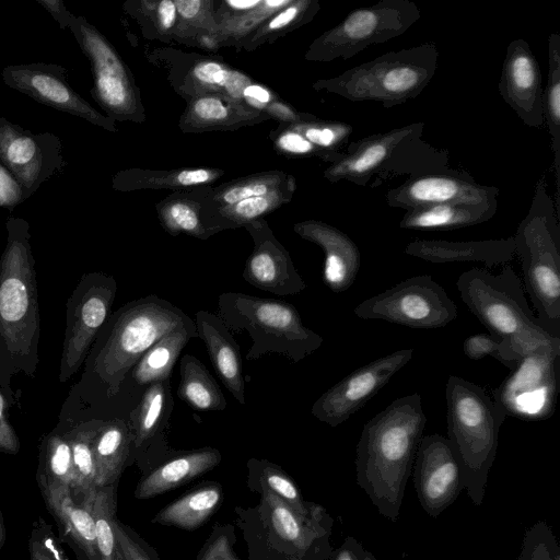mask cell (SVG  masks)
Wrapping results in <instances>:
<instances>
[{
	"instance_id": "obj_29",
	"label": "cell",
	"mask_w": 560,
	"mask_h": 560,
	"mask_svg": "<svg viewBox=\"0 0 560 560\" xmlns=\"http://www.w3.org/2000/svg\"><path fill=\"white\" fill-rule=\"evenodd\" d=\"M498 202H458L413 208L405 212L399 226L416 231H448L472 226L492 219Z\"/></svg>"
},
{
	"instance_id": "obj_53",
	"label": "cell",
	"mask_w": 560,
	"mask_h": 560,
	"mask_svg": "<svg viewBox=\"0 0 560 560\" xmlns=\"http://www.w3.org/2000/svg\"><path fill=\"white\" fill-rule=\"evenodd\" d=\"M114 530L124 560H158L153 552L139 536L117 517L114 520Z\"/></svg>"
},
{
	"instance_id": "obj_10",
	"label": "cell",
	"mask_w": 560,
	"mask_h": 560,
	"mask_svg": "<svg viewBox=\"0 0 560 560\" xmlns=\"http://www.w3.org/2000/svg\"><path fill=\"white\" fill-rule=\"evenodd\" d=\"M69 28L90 60L93 98L115 121H142L144 112L138 89L114 46L83 16L73 15Z\"/></svg>"
},
{
	"instance_id": "obj_45",
	"label": "cell",
	"mask_w": 560,
	"mask_h": 560,
	"mask_svg": "<svg viewBox=\"0 0 560 560\" xmlns=\"http://www.w3.org/2000/svg\"><path fill=\"white\" fill-rule=\"evenodd\" d=\"M248 467L258 476L260 486L269 489L300 515L311 516L323 509L316 503L305 502L294 481L272 463L250 459Z\"/></svg>"
},
{
	"instance_id": "obj_23",
	"label": "cell",
	"mask_w": 560,
	"mask_h": 560,
	"mask_svg": "<svg viewBox=\"0 0 560 560\" xmlns=\"http://www.w3.org/2000/svg\"><path fill=\"white\" fill-rule=\"evenodd\" d=\"M36 481L48 512L52 515L59 538L73 551L77 560H100L95 522L83 493L42 477Z\"/></svg>"
},
{
	"instance_id": "obj_18",
	"label": "cell",
	"mask_w": 560,
	"mask_h": 560,
	"mask_svg": "<svg viewBox=\"0 0 560 560\" xmlns=\"http://www.w3.org/2000/svg\"><path fill=\"white\" fill-rule=\"evenodd\" d=\"M499 188L477 183L466 172L447 168L408 177L387 190L388 206L410 210L442 203H478L498 200Z\"/></svg>"
},
{
	"instance_id": "obj_64",
	"label": "cell",
	"mask_w": 560,
	"mask_h": 560,
	"mask_svg": "<svg viewBox=\"0 0 560 560\" xmlns=\"http://www.w3.org/2000/svg\"><path fill=\"white\" fill-rule=\"evenodd\" d=\"M362 560H377L372 552L365 549Z\"/></svg>"
},
{
	"instance_id": "obj_15",
	"label": "cell",
	"mask_w": 560,
	"mask_h": 560,
	"mask_svg": "<svg viewBox=\"0 0 560 560\" xmlns=\"http://www.w3.org/2000/svg\"><path fill=\"white\" fill-rule=\"evenodd\" d=\"M413 353V348L400 349L349 373L317 398L312 415L330 427L346 422L411 360Z\"/></svg>"
},
{
	"instance_id": "obj_49",
	"label": "cell",
	"mask_w": 560,
	"mask_h": 560,
	"mask_svg": "<svg viewBox=\"0 0 560 560\" xmlns=\"http://www.w3.org/2000/svg\"><path fill=\"white\" fill-rule=\"evenodd\" d=\"M463 351L470 360L492 357L511 371H513L522 360L502 339L490 332L474 334L467 337L463 343Z\"/></svg>"
},
{
	"instance_id": "obj_19",
	"label": "cell",
	"mask_w": 560,
	"mask_h": 560,
	"mask_svg": "<svg viewBox=\"0 0 560 560\" xmlns=\"http://www.w3.org/2000/svg\"><path fill=\"white\" fill-rule=\"evenodd\" d=\"M498 89L523 124L532 128L545 125L540 68L525 39L516 38L509 44Z\"/></svg>"
},
{
	"instance_id": "obj_60",
	"label": "cell",
	"mask_w": 560,
	"mask_h": 560,
	"mask_svg": "<svg viewBox=\"0 0 560 560\" xmlns=\"http://www.w3.org/2000/svg\"><path fill=\"white\" fill-rule=\"evenodd\" d=\"M58 22L61 30L69 28L70 21L74 14L69 12L62 0H36Z\"/></svg>"
},
{
	"instance_id": "obj_21",
	"label": "cell",
	"mask_w": 560,
	"mask_h": 560,
	"mask_svg": "<svg viewBox=\"0 0 560 560\" xmlns=\"http://www.w3.org/2000/svg\"><path fill=\"white\" fill-rule=\"evenodd\" d=\"M245 228L254 241V249L245 262L242 273L244 280L257 289L278 295L301 293L306 283L267 222L259 219Z\"/></svg>"
},
{
	"instance_id": "obj_44",
	"label": "cell",
	"mask_w": 560,
	"mask_h": 560,
	"mask_svg": "<svg viewBox=\"0 0 560 560\" xmlns=\"http://www.w3.org/2000/svg\"><path fill=\"white\" fill-rule=\"evenodd\" d=\"M103 421H91L67 432L72 452L74 486L72 495L96 487L93 441Z\"/></svg>"
},
{
	"instance_id": "obj_31",
	"label": "cell",
	"mask_w": 560,
	"mask_h": 560,
	"mask_svg": "<svg viewBox=\"0 0 560 560\" xmlns=\"http://www.w3.org/2000/svg\"><path fill=\"white\" fill-rule=\"evenodd\" d=\"M131 446L129 424L115 419L103 422L93 441L96 487L117 485Z\"/></svg>"
},
{
	"instance_id": "obj_61",
	"label": "cell",
	"mask_w": 560,
	"mask_h": 560,
	"mask_svg": "<svg viewBox=\"0 0 560 560\" xmlns=\"http://www.w3.org/2000/svg\"><path fill=\"white\" fill-rule=\"evenodd\" d=\"M264 112L266 114H268L269 116L272 115V116L281 119L282 121H285L289 124L298 122V121L302 120L306 115V114H298L290 106H288L283 103L277 102V101H275L273 103L268 105Z\"/></svg>"
},
{
	"instance_id": "obj_50",
	"label": "cell",
	"mask_w": 560,
	"mask_h": 560,
	"mask_svg": "<svg viewBox=\"0 0 560 560\" xmlns=\"http://www.w3.org/2000/svg\"><path fill=\"white\" fill-rule=\"evenodd\" d=\"M293 0H262L255 9L236 15L234 19H228L224 23L218 24V36L228 37L241 36L259 27L272 14L288 7Z\"/></svg>"
},
{
	"instance_id": "obj_28",
	"label": "cell",
	"mask_w": 560,
	"mask_h": 560,
	"mask_svg": "<svg viewBox=\"0 0 560 560\" xmlns=\"http://www.w3.org/2000/svg\"><path fill=\"white\" fill-rule=\"evenodd\" d=\"M221 462L217 448L203 447L175 456L143 476L135 491L137 499H149L198 477Z\"/></svg>"
},
{
	"instance_id": "obj_40",
	"label": "cell",
	"mask_w": 560,
	"mask_h": 560,
	"mask_svg": "<svg viewBox=\"0 0 560 560\" xmlns=\"http://www.w3.org/2000/svg\"><path fill=\"white\" fill-rule=\"evenodd\" d=\"M171 378L148 385L130 415L131 444L142 446L160 429L172 411Z\"/></svg>"
},
{
	"instance_id": "obj_38",
	"label": "cell",
	"mask_w": 560,
	"mask_h": 560,
	"mask_svg": "<svg viewBox=\"0 0 560 560\" xmlns=\"http://www.w3.org/2000/svg\"><path fill=\"white\" fill-rule=\"evenodd\" d=\"M544 119L551 138L556 179L555 205L560 213V35L548 36V74L544 90Z\"/></svg>"
},
{
	"instance_id": "obj_26",
	"label": "cell",
	"mask_w": 560,
	"mask_h": 560,
	"mask_svg": "<svg viewBox=\"0 0 560 560\" xmlns=\"http://www.w3.org/2000/svg\"><path fill=\"white\" fill-rule=\"evenodd\" d=\"M198 337L203 341L214 372L237 400L245 405V381L240 347L223 320L200 310L195 314Z\"/></svg>"
},
{
	"instance_id": "obj_54",
	"label": "cell",
	"mask_w": 560,
	"mask_h": 560,
	"mask_svg": "<svg viewBox=\"0 0 560 560\" xmlns=\"http://www.w3.org/2000/svg\"><path fill=\"white\" fill-rule=\"evenodd\" d=\"M9 401L0 388V453L15 455L20 451V440L7 419Z\"/></svg>"
},
{
	"instance_id": "obj_59",
	"label": "cell",
	"mask_w": 560,
	"mask_h": 560,
	"mask_svg": "<svg viewBox=\"0 0 560 560\" xmlns=\"http://www.w3.org/2000/svg\"><path fill=\"white\" fill-rule=\"evenodd\" d=\"M364 551L360 541L348 536L342 545L331 553V560H362Z\"/></svg>"
},
{
	"instance_id": "obj_6",
	"label": "cell",
	"mask_w": 560,
	"mask_h": 560,
	"mask_svg": "<svg viewBox=\"0 0 560 560\" xmlns=\"http://www.w3.org/2000/svg\"><path fill=\"white\" fill-rule=\"evenodd\" d=\"M438 59V46L423 43L388 51L335 78L318 80L313 86L351 102L373 101L392 108L422 93L435 74Z\"/></svg>"
},
{
	"instance_id": "obj_63",
	"label": "cell",
	"mask_w": 560,
	"mask_h": 560,
	"mask_svg": "<svg viewBox=\"0 0 560 560\" xmlns=\"http://www.w3.org/2000/svg\"><path fill=\"white\" fill-rule=\"evenodd\" d=\"M5 536H7V533H5L4 522H3V515L0 510V549H2V547L5 542Z\"/></svg>"
},
{
	"instance_id": "obj_41",
	"label": "cell",
	"mask_w": 560,
	"mask_h": 560,
	"mask_svg": "<svg viewBox=\"0 0 560 560\" xmlns=\"http://www.w3.org/2000/svg\"><path fill=\"white\" fill-rule=\"evenodd\" d=\"M82 493L95 522L100 560H124L113 526L117 508V485L95 487Z\"/></svg>"
},
{
	"instance_id": "obj_34",
	"label": "cell",
	"mask_w": 560,
	"mask_h": 560,
	"mask_svg": "<svg viewBox=\"0 0 560 560\" xmlns=\"http://www.w3.org/2000/svg\"><path fill=\"white\" fill-rule=\"evenodd\" d=\"M196 336V325H192L175 329L159 339L132 368V378L139 385L170 380L182 350Z\"/></svg>"
},
{
	"instance_id": "obj_46",
	"label": "cell",
	"mask_w": 560,
	"mask_h": 560,
	"mask_svg": "<svg viewBox=\"0 0 560 560\" xmlns=\"http://www.w3.org/2000/svg\"><path fill=\"white\" fill-rule=\"evenodd\" d=\"M319 10V2L316 0H293L288 7L278 11L273 16L257 28L254 36L246 42L249 45L258 46L272 35L282 34L311 21Z\"/></svg>"
},
{
	"instance_id": "obj_5",
	"label": "cell",
	"mask_w": 560,
	"mask_h": 560,
	"mask_svg": "<svg viewBox=\"0 0 560 560\" xmlns=\"http://www.w3.org/2000/svg\"><path fill=\"white\" fill-rule=\"evenodd\" d=\"M560 213L548 190L546 174L536 182L527 214L514 237L524 289L537 318L560 338Z\"/></svg>"
},
{
	"instance_id": "obj_25",
	"label": "cell",
	"mask_w": 560,
	"mask_h": 560,
	"mask_svg": "<svg viewBox=\"0 0 560 560\" xmlns=\"http://www.w3.org/2000/svg\"><path fill=\"white\" fill-rule=\"evenodd\" d=\"M405 254L433 264L481 262L487 268L515 258L514 237L482 241L415 240Z\"/></svg>"
},
{
	"instance_id": "obj_13",
	"label": "cell",
	"mask_w": 560,
	"mask_h": 560,
	"mask_svg": "<svg viewBox=\"0 0 560 560\" xmlns=\"http://www.w3.org/2000/svg\"><path fill=\"white\" fill-rule=\"evenodd\" d=\"M560 352L542 350L524 357L492 395L506 416L524 421L550 418L558 396Z\"/></svg>"
},
{
	"instance_id": "obj_2",
	"label": "cell",
	"mask_w": 560,
	"mask_h": 560,
	"mask_svg": "<svg viewBox=\"0 0 560 560\" xmlns=\"http://www.w3.org/2000/svg\"><path fill=\"white\" fill-rule=\"evenodd\" d=\"M5 226L7 244L0 258V388L12 406L19 399L11 387L12 376L22 372L35 377L40 327L30 224L10 217Z\"/></svg>"
},
{
	"instance_id": "obj_35",
	"label": "cell",
	"mask_w": 560,
	"mask_h": 560,
	"mask_svg": "<svg viewBox=\"0 0 560 560\" xmlns=\"http://www.w3.org/2000/svg\"><path fill=\"white\" fill-rule=\"evenodd\" d=\"M179 374L177 395L194 410L221 411L226 408L220 386L199 359L191 354L183 355Z\"/></svg>"
},
{
	"instance_id": "obj_9",
	"label": "cell",
	"mask_w": 560,
	"mask_h": 560,
	"mask_svg": "<svg viewBox=\"0 0 560 560\" xmlns=\"http://www.w3.org/2000/svg\"><path fill=\"white\" fill-rule=\"evenodd\" d=\"M420 16V9L411 0H381L355 9L318 36L305 58L310 61L347 60L371 45L401 36Z\"/></svg>"
},
{
	"instance_id": "obj_62",
	"label": "cell",
	"mask_w": 560,
	"mask_h": 560,
	"mask_svg": "<svg viewBox=\"0 0 560 560\" xmlns=\"http://www.w3.org/2000/svg\"><path fill=\"white\" fill-rule=\"evenodd\" d=\"M262 0H226L224 2L231 10L236 12H248L261 3Z\"/></svg>"
},
{
	"instance_id": "obj_47",
	"label": "cell",
	"mask_w": 560,
	"mask_h": 560,
	"mask_svg": "<svg viewBox=\"0 0 560 560\" xmlns=\"http://www.w3.org/2000/svg\"><path fill=\"white\" fill-rule=\"evenodd\" d=\"M288 128L299 132L312 144L328 151H340L353 131L351 125L342 121L322 120L311 114Z\"/></svg>"
},
{
	"instance_id": "obj_37",
	"label": "cell",
	"mask_w": 560,
	"mask_h": 560,
	"mask_svg": "<svg viewBox=\"0 0 560 560\" xmlns=\"http://www.w3.org/2000/svg\"><path fill=\"white\" fill-rule=\"evenodd\" d=\"M293 178L285 173L271 171L238 178L213 189L202 186L201 213L269 194L284 187Z\"/></svg>"
},
{
	"instance_id": "obj_48",
	"label": "cell",
	"mask_w": 560,
	"mask_h": 560,
	"mask_svg": "<svg viewBox=\"0 0 560 560\" xmlns=\"http://www.w3.org/2000/svg\"><path fill=\"white\" fill-rule=\"evenodd\" d=\"M517 560H560V547L550 525L538 521L525 532Z\"/></svg>"
},
{
	"instance_id": "obj_43",
	"label": "cell",
	"mask_w": 560,
	"mask_h": 560,
	"mask_svg": "<svg viewBox=\"0 0 560 560\" xmlns=\"http://www.w3.org/2000/svg\"><path fill=\"white\" fill-rule=\"evenodd\" d=\"M36 477L73 489L74 472L67 432H50L43 438Z\"/></svg>"
},
{
	"instance_id": "obj_27",
	"label": "cell",
	"mask_w": 560,
	"mask_h": 560,
	"mask_svg": "<svg viewBox=\"0 0 560 560\" xmlns=\"http://www.w3.org/2000/svg\"><path fill=\"white\" fill-rule=\"evenodd\" d=\"M269 117L265 112L223 94H203L191 98L179 120V127L184 132L230 130Z\"/></svg>"
},
{
	"instance_id": "obj_24",
	"label": "cell",
	"mask_w": 560,
	"mask_h": 560,
	"mask_svg": "<svg viewBox=\"0 0 560 560\" xmlns=\"http://www.w3.org/2000/svg\"><path fill=\"white\" fill-rule=\"evenodd\" d=\"M293 230L323 249L325 285L335 293L348 290L355 281L361 266L358 245L339 229L318 220L299 222Z\"/></svg>"
},
{
	"instance_id": "obj_12",
	"label": "cell",
	"mask_w": 560,
	"mask_h": 560,
	"mask_svg": "<svg viewBox=\"0 0 560 560\" xmlns=\"http://www.w3.org/2000/svg\"><path fill=\"white\" fill-rule=\"evenodd\" d=\"M117 292L115 279L103 272L84 273L69 296L59 381L67 382L85 360L107 320Z\"/></svg>"
},
{
	"instance_id": "obj_16",
	"label": "cell",
	"mask_w": 560,
	"mask_h": 560,
	"mask_svg": "<svg viewBox=\"0 0 560 560\" xmlns=\"http://www.w3.org/2000/svg\"><path fill=\"white\" fill-rule=\"evenodd\" d=\"M2 80L9 88L40 104L81 117L108 131H117L115 120L98 113L71 88L65 67L44 62L11 65L2 70Z\"/></svg>"
},
{
	"instance_id": "obj_33",
	"label": "cell",
	"mask_w": 560,
	"mask_h": 560,
	"mask_svg": "<svg viewBox=\"0 0 560 560\" xmlns=\"http://www.w3.org/2000/svg\"><path fill=\"white\" fill-rule=\"evenodd\" d=\"M224 174L218 168H184L151 171L130 168L121 171L113 178V187L121 191L142 188L184 189L210 185Z\"/></svg>"
},
{
	"instance_id": "obj_56",
	"label": "cell",
	"mask_w": 560,
	"mask_h": 560,
	"mask_svg": "<svg viewBox=\"0 0 560 560\" xmlns=\"http://www.w3.org/2000/svg\"><path fill=\"white\" fill-rule=\"evenodd\" d=\"M242 100L249 107L264 112L268 105L276 101V96L267 88L249 83L243 90Z\"/></svg>"
},
{
	"instance_id": "obj_14",
	"label": "cell",
	"mask_w": 560,
	"mask_h": 560,
	"mask_svg": "<svg viewBox=\"0 0 560 560\" xmlns=\"http://www.w3.org/2000/svg\"><path fill=\"white\" fill-rule=\"evenodd\" d=\"M61 140L52 132H32L0 117V163L18 183L22 199L66 165Z\"/></svg>"
},
{
	"instance_id": "obj_11",
	"label": "cell",
	"mask_w": 560,
	"mask_h": 560,
	"mask_svg": "<svg viewBox=\"0 0 560 560\" xmlns=\"http://www.w3.org/2000/svg\"><path fill=\"white\" fill-rule=\"evenodd\" d=\"M362 319H382L410 328H441L457 317V306L429 275L407 278L354 307Z\"/></svg>"
},
{
	"instance_id": "obj_52",
	"label": "cell",
	"mask_w": 560,
	"mask_h": 560,
	"mask_svg": "<svg viewBox=\"0 0 560 560\" xmlns=\"http://www.w3.org/2000/svg\"><path fill=\"white\" fill-rule=\"evenodd\" d=\"M277 150L295 156H315L326 162L335 163L342 155L341 151H328L312 144L299 132L284 128L273 140Z\"/></svg>"
},
{
	"instance_id": "obj_22",
	"label": "cell",
	"mask_w": 560,
	"mask_h": 560,
	"mask_svg": "<svg viewBox=\"0 0 560 560\" xmlns=\"http://www.w3.org/2000/svg\"><path fill=\"white\" fill-rule=\"evenodd\" d=\"M423 129V122H411L350 142L347 152L325 170L324 177L331 183L345 179L358 186H369L393 151L408 139L422 137Z\"/></svg>"
},
{
	"instance_id": "obj_7",
	"label": "cell",
	"mask_w": 560,
	"mask_h": 560,
	"mask_svg": "<svg viewBox=\"0 0 560 560\" xmlns=\"http://www.w3.org/2000/svg\"><path fill=\"white\" fill-rule=\"evenodd\" d=\"M110 319L107 339L93 361V372L108 396L118 393L127 373L159 339L195 325L180 308L155 294L125 304Z\"/></svg>"
},
{
	"instance_id": "obj_42",
	"label": "cell",
	"mask_w": 560,
	"mask_h": 560,
	"mask_svg": "<svg viewBox=\"0 0 560 560\" xmlns=\"http://www.w3.org/2000/svg\"><path fill=\"white\" fill-rule=\"evenodd\" d=\"M189 77L191 81L188 88L191 85L196 91L198 88L197 96L203 95V93H218L240 102H243V90L252 83L250 78L243 72L207 58L198 59L191 65Z\"/></svg>"
},
{
	"instance_id": "obj_32",
	"label": "cell",
	"mask_w": 560,
	"mask_h": 560,
	"mask_svg": "<svg viewBox=\"0 0 560 560\" xmlns=\"http://www.w3.org/2000/svg\"><path fill=\"white\" fill-rule=\"evenodd\" d=\"M447 168H450L447 150L434 148L421 137H416L401 142L393 151L387 162L374 176L375 185L404 174L412 177Z\"/></svg>"
},
{
	"instance_id": "obj_3",
	"label": "cell",
	"mask_w": 560,
	"mask_h": 560,
	"mask_svg": "<svg viewBox=\"0 0 560 560\" xmlns=\"http://www.w3.org/2000/svg\"><path fill=\"white\" fill-rule=\"evenodd\" d=\"M456 287L469 311L520 359L542 350L560 352V338L534 315L523 282L510 265L497 275L474 267L458 277Z\"/></svg>"
},
{
	"instance_id": "obj_4",
	"label": "cell",
	"mask_w": 560,
	"mask_h": 560,
	"mask_svg": "<svg viewBox=\"0 0 560 560\" xmlns=\"http://www.w3.org/2000/svg\"><path fill=\"white\" fill-rule=\"evenodd\" d=\"M445 398L447 440L460 465L465 490L479 506L508 416L492 393L456 375L447 378Z\"/></svg>"
},
{
	"instance_id": "obj_39",
	"label": "cell",
	"mask_w": 560,
	"mask_h": 560,
	"mask_svg": "<svg viewBox=\"0 0 560 560\" xmlns=\"http://www.w3.org/2000/svg\"><path fill=\"white\" fill-rule=\"evenodd\" d=\"M201 188L179 190L170 195L158 206L161 225L171 235L180 233L207 240L210 237L205 229L201 214Z\"/></svg>"
},
{
	"instance_id": "obj_30",
	"label": "cell",
	"mask_w": 560,
	"mask_h": 560,
	"mask_svg": "<svg viewBox=\"0 0 560 560\" xmlns=\"http://www.w3.org/2000/svg\"><path fill=\"white\" fill-rule=\"evenodd\" d=\"M295 190V178L284 187L269 194L250 197L234 205L218 208L200 214L209 235L226 229L246 226L291 200Z\"/></svg>"
},
{
	"instance_id": "obj_36",
	"label": "cell",
	"mask_w": 560,
	"mask_h": 560,
	"mask_svg": "<svg viewBox=\"0 0 560 560\" xmlns=\"http://www.w3.org/2000/svg\"><path fill=\"white\" fill-rule=\"evenodd\" d=\"M221 500V487L217 483L207 485L165 506L154 516L153 522L188 530L196 529L209 518Z\"/></svg>"
},
{
	"instance_id": "obj_8",
	"label": "cell",
	"mask_w": 560,
	"mask_h": 560,
	"mask_svg": "<svg viewBox=\"0 0 560 560\" xmlns=\"http://www.w3.org/2000/svg\"><path fill=\"white\" fill-rule=\"evenodd\" d=\"M218 308L229 329L249 335L253 342L247 360L275 353L298 363L324 342L320 335L303 324L295 306L285 301L224 292L218 298Z\"/></svg>"
},
{
	"instance_id": "obj_1",
	"label": "cell",
	"mask_w": 560,
	"mask_h": 560,
	"mask_svg": "<svg viewBox=\"0 0 560 560\" xmlns=\"http://www.w3.org/2000/svg\"><path fill=\"white\" fill-rule=\"evenodd\" d=\"M427 417L418 393L399 397L372 417L357 444V483L378 513L396 522Z\"/></svg>"
},
{
	"instance_id": "obj_51",
	"label": "cell",
	"mask_w": 560,
	"mask_h": 560,
	"mask_svg": "<svg viewBox=\"0 0 560 560\" xmlns=\"http://www.w3.org/2000/svg\"><path fill=\"white\" fill-rule=\"evenodd\" d=\"M27 546L30 560H69L52 526L42 516L32 524Z\"/></svg>"
},
{
	"instance_id": "obj_57",
	"label": "cell",
	"mask_w": 560,
	"mask_h": 560,
	"mask_svg": "<svg viewBox=\"0 0 560 560\" xmlns=\"http://www.w3.org/2000/svg\"><path fill=\"white\" fill-rule=\"evenodd\" d=\"M177 13L183 21L196 23L203 13L211 1L201 0H176L174 1Z\"/></svg>"
},
{
	"instance_id": "obj_17",
	"label": "cell",
	"mask_w": 560,
	"mask_h": 560,
	"mask_svg": "<svg viewBox=\"0 0 560 560\" xmlns=\"http://www.w3.org/2000/svg\"><path fill=\"white\" fill-rule=\"evenodd\" d=\"M418 500L428 515L438 517L465 489L460 465L447 440L438 433L422 436L413 463Z\"/></svg>"
},
{
	"instance_id": "obj_55",
	"label": "cell",
	"mask_w": 560,
	"mask_h": 560,
	"mask_svg": "<svg viewBox=\"0 0 560 560\" xmlns=\"http://www.w3.org/2000/svg\"><path fill=\"white\" fill-rule=\"evenodd\" d=\"M197 560H238L233 552L229 538L221 534L213 536L205 546Z\"/></svg>"
},
{
	"instance_id": "obj_20",
	"label": "cell",
	"mask_w": 560,
	"mask_h": 560,
	"mask_svg": "<svg viewBox=\"0 0 560 560\" xmlns=\"http://www.w3.org/2000/svg\"><path fill=\"white\" fill-rule=\"evenodd\" d=\"M261 508L269 529L298 557L311 555L315 560H325L331 556L328 539L332 518L324 508L311 516H302L264 486Z\"/></svg>"
},
{
	"instance_id": "obj_58",
	"label": "cell",
	"mask_w": 560,
	"mask_h": 560,
	"mask_svg": "<svg viewBox=\"0 0 560 560\" xmlns=\"http://www.w3.org/2000/svg\"><path fill=\"white\" fill-rule=\"evenodd\" d=\"M158 26L163 33L171 31L177 19V10L174 1L162 0L156 3Z\"/></svg>"
}]
</instances>
